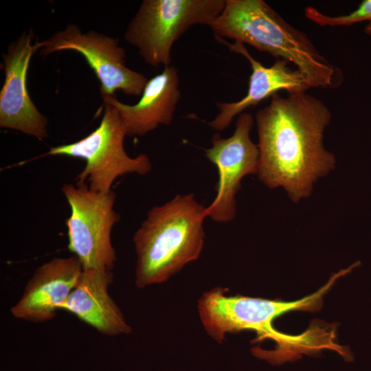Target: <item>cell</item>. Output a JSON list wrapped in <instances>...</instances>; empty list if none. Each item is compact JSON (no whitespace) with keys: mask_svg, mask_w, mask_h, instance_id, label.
<instances>
[{"mask_svg":"<svg viewBox=\"0 0 371 371\" xmlns=\"http://www.w3.org/2000/svg\"><path fill=\"white\" fill-rule=\"evenodd\" d=\"M339 271L328 283L315 293L302 299L285 302L240 295L227 296L223 289L217 288L205 293L199 301V312L202 324L214 340L222 342L227 333L243 330L255 331L258 339H271L276 342L272 350L253 349L254 355L272 364L295 361L302 355L330 349V343L317 341L315 330L302 335H290L277 330L273 321L278 316L294 310H308L317 306L324 294L339 277Z\"/></svg>","mask_w":371,"mask_h":371,"instance_id":"7a4b0ae2","label":"cell"},{"mask_svg":"<svg viewBox=\"0 0 371 371\" xmlns=\"http://www.w3.org/2000/svg\"><path fill=\"white\" fill-rule=\"evenodd\" d=\"M305 16L312 22L322 27L348 26L366 21L364 32L371 36V0H363L352 12L343 15L328 16L313 7H306Z\"/></svg>","mask_w":371,"mask_h":371,"instance_id":"9a60e30c","label":"cell"},{"mask_svg":"<svg viewBox=\"0 0 371 371\" xmlns=\"http://www.w3.org/2000/svg\"><path fill=\"white\" fill-rule=\"evenodd\" d=\"M118 112L127 136H143L157 128L169 125L173 120L181 98L178 69L174 65L148 80L140 100L133 105L124 104L115 96L102 98Z\"/></svg>","mask_w":371,"mask_h":371,"instance_id":"4fadbf2b","label":"cell"},{"mask_svg":"<svg viewBox=\"0 0 371 371\" xmlns=\"http://www.w3.org/2000/svg\"><path fill=\"white\" fill-rule=\"evenodd\" d=\"M112 271L85 269L60 310L67 311L102 335L129 334L132 328L109 293Z\"/></svg>","mask_w":371,"mask_h":371,"instance_id":"5bb4252c","label":"cell"},{"mask_svg":"<svg viewBox=\"0 0 371 371\" xmlns=\"http://www.w3.org/2000/svg\"><path fill=\"white\" fill-rule=\"evenodd\" d=\"M208 27L215 37L249 45L294 64L311 88H335L342 82L340 69L319 52L304 32L263 0H225L223 10Z\"/></svg>","mask_w":371,"mask_h":371,"instance_id":"3957f363","label":"cell"},{"mask_svg":"<svg viewBox=\"0 0 371 371\" xmlns=\"http://www.w3.org/2000/svg\"><path fill=\"white\" fill-rule=\"evenodd\" d=\"M206 207L192 194L151 208L133 236L139 289L166 282L200 256Z\"/></svg>","mask_w":371,"mask_h":371,"instance_id":"277c9868","label":"cell"},{"mask_svg":"<svg viewBox=\"0 0 371 371\" xmlns=\"http://www.w3.org/2000/svg\"><path fill=\"white\" fill-rule=\"evenodd\" d=\"M225 0H144L124 34L144 62L164 67L171 65L174 43L191 27L209 25Z\"/></svg>","mask_w":371,"mask_h":371,"instance_id":"5b68a950","label":"cell"},{"mask_svg":"<svg viewBox=\"0 0 371 371\" xmlns=\"http://www.w3.org/2000/svg\"><path fill=\"white\" fill-rule=\"evenodd\" d=\"M254 119L249 113L238 115L234 133L223 138L215 133L212 146L205 150L206 157L217 168V194L206 207L207 216L219 223H227L236 216V195L241 180L247 175L258 173L259 150L252 142L250 133Z\"/></svg>","mask_w":371,"mask_h":371,"instance_id":"9c48e42d","label":"cell"},{"mask_svg":"<svg viewBox=\"0 0 371 371\" xmlns=\"http://www.w3.org/2000/svg\"><path fill=\"white\" fill-rule=\"evenodd\" d=\"M61 190L71 209L66 221L68 249L83 269L112 271L116 257L111 234L120 218L114 210L115 193L95 192L80 182L65 183Z\"/></svg>","mask_w":371,"mask_h":371,"instance_id":"52a82bcc","label":"cell"},{"mask_svg":"<svg viewBox=\"0 0 371 371\" xmlns=\"http://www.w3.org/2000/svg\"><path fill=\"white\" fill-rule=\"evenodd\" d=\"M32 30L24 32L3 55L5 79L0 91V126L20 131L41 141L48 136V121L32 101L27 74L33 54L42 42L32 44Z\"/></svg>","mask_w":371,"mask_h":371,"instance_id":"30bf717a","label":"cell"},{"mask_svg":"<svg viewBox=\"0 0 371 371\" xmlns=\"http://www.w3.org/2000/svg\"><path fill=\"white\" fill-rule=\"evenodd\" d=\"M215 38L225 44L231 52L246 58L250 64L251 74L247 94L243 98L236 102H216L219 113L208 123L212 129L217 131L225 130L231 124L234 117L281 90L291 93L306 92L311 88L301 71L291 69L287 61L276 59L271 67H267L249 54L243 43H230L222 38Z\"/></svg>","mask_w":371,"mask_h":371,"instance_id":"7c38bea8","label":"cell"},{"mask_svg":"<svg viewBox=\"0 0 371 371\" xmlns=\"http://www.w3.org/2000/svg\"><path fill=\"white\" fill-rule=\"evenodd\" d=\"M65 49L84 56L100 82L102 98L114 96L117 90L129 95H142L148 79L126 66V51L117 39L94 30L83 34L79 27L69 24L42 41L40 54L47 56Z\"/></svg>","mask_w":371,"mask_h":371,"instance_id":"ba28073f","label":"cell"},{"mask_svg":"<svg viewBox=\"0 0 371 371\" xmlns=\"http://www.w3.org/2000/svg\"><path fill=\"white\" fill-rule=\"evenodd\" d=\"M83 268L75 256L54 258L39 266L20 299L10 308L13 317L32 322L53 319L78 284Z\"/></svg>","mask_w":371,"mask_h":371,"instance_id":"8fae6325","label":"cell"},{"mask_svg":"<svg viewBox=\"0 0 371 371\" xmlns=\"http://www.w3.org/2000/svg\"><path fill=\"white\" fill-rule=\"evenodd\" d=\"M331 118L328 106L306 92L273 95L256 115L259 179L271 189L282 188L295 203L308 197L336 166L324 144Z\"/></svg>","mask_w":371,"mask_h":371,"instance_id":"6da1fadb","label":"cell"},{"mask_svg":"<svg viewBox=\"0 0 371 371\" xmlns=\"http://www.w3.org/2000/svg\"><path fill=\"white\" fill-rule=\"evenodd\" d=\"M104 113L99 126L84 138L68 144L51 147L42 157L63 155L85 161V166L76 182L87 183L93 191L108 193L115 179L126 174L144 175L152 168L146 154L131 157L124 142L125 126L117 110L104 103Z\"/></svg>","mask_w":371,"mask_h":371,"instance_id":"8992f818","label":"cell"}]
</instances>
